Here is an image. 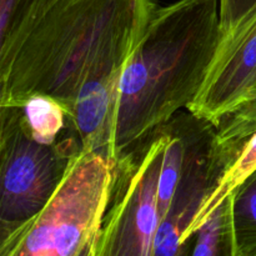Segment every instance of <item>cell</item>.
I'll list each match as a JSON object with an SVG mask.
<instances>
[{
	"label": "cell",
	"instance_id": "cell-1",
	"mask_svg": "<svg viewBox=\"0 0 256 256\" xmlns=\"http://www.w3.org/2000/svg\"><path fill=\"white\" fill-rule=\"evenodd\" d=\"M156 6L155 0H58L0 49V106L46 95L64 108L84 149H106L122 72Z\"/></svg>",
	"mask_w": 256,
	"mask_h": 256
},
{
	"label": "cell",
	"instance_id": "cell-2",
	"mask_svg": "<svg viewBox=\"0 0 256 256\" xmlns=\"http://www.w3.org/2000/svg\"><path fill=\"white\" fill-rule=\"evenodd\" d=\"M219 0L158 5L119 84L109 159L146 142L202 92L220 39Z\"/></svg>",
	"mask_w": 256,
	"mask_h": 256
},
{
	"label": "cell",
	"instance_id": "cell-3",
	"mask_svg": "<svg viewBox=\"0 0 256 256\" xmlns=\"http://www.w3.org/2000/svg\"><path fill=\"white\" fill-rule=\"evenodd\" d=\"M114 178V162L82 150L46 206L2 240L0 256H74L102 228Z\"/></svg>",
	"mask_w": 256,
	"mask_h": 256
},
{
	"label": "cell",
	"instance_id": "cell-4",
	"mask_svg": "<svg viewBox=\"0 0 256 256\" xmlns=\"http://www.w3.org/2000/svg\"><path fill=\"white\" fill-rule=\"evenodd\" d=\"M82 150L75 126L55 144H44L30 134L20 106H0L2 240L46 206Z\"/></svg>",
	"mask_w": 256,
	"mask_h": 256
},
{
	"label": "cell",
	"instance_id": "cell-5",
	"mask_svg": "<svg viewBox=\"0 0 256 256\" xmlns=\"http://www.w3.org/2000/svg\"><path fill=\"white\" fill-rule=\"evenodd\" d=\"M166 140L162 126L115 164L112 199L99 232L102 256H152L162 222L158 188Z\"/></svg>",
	"mask_w": 256,
	"mask_h": 256
},
{
	"label": "cell",
	"instance_id": "cell-6",
	"mask_svg": "<svg viewBox=\"0 0 256 256\" xmlns=\"http://www.w3.org/2000/svg\"><path fill=\"white\" fill-rule=\"evenodd\" d=\"M255 86L256 9L222 34L204 86L188 110L216 128Z\"/></svg>",
	"mask_w": 256,
	"mask_h": 256
},
{
	"label": "cell",
	"instance_id": "cell-7",
	"mask_svg": "<svg viewBox=\"0 0 256 256\" xmlns=\"http://www.w3.org/2000/svg\"><path fill=\"white\" fill-rule=\"evenodd\" d=\"M256 172V132L240 149L236 159L228 169L224 170L205 200L202 202L196 218L192 225V232L196 234L202 224L210 218V215L232 195L245 180Z\"/></svg>",
	"mask_w": 256,
	"mask_h": 256
},
{
	"label": "cell",
	"instance_id": "cell-8",
	"mask_svg": "<svg viewBox=\"0 0 256 256\" xmlns=\"http://www.w3.org/2000/svg\"><path fill=\"white\" fill-rule=\"evenodd\" d=\"M228 200L238 256L256 254V172Z\"/></svg>",
	"mask_w": 256,
	"mask_h": 256
},
{
	"label": "cell",
	"instance_id": "cell-9",
	"mask_svg": "<svg viewBox=\"0 0 256 256\" xmlns=\"http://www.w3.org/2000/svg\"><path fill=\"white\" fill-rule=\"evenodd\" d=\"M20 109L30 134L44 144H55L74 126L62 104L46 95L29 98Z\"/></svg>",
	"mask_w": 256,
	"mask_h": 256
},
{
	"label": "cell",
	"instance_id": "cell-10",
	"mask_svg": "<svg viewBox=\"0 0 256 256\" xmlns=\"http://www.w3.org/2000/svg\"><path fill=\"white\" fill-rule=\"evenodd\" d=\"M190 256H238L230 222L229 200H225L198 230Z\"/></svg>",
	"mask_w": 256,
	"mask_h": 256
},
{
	"label": "cell",
	"instance_id": "cell-11",
	"mask_svg": "<svg viewBox=\"0 0 256 256\" xmlns=\"http://www.w3.org/2000/svg\"><path fill=\"white\" fill-rule=\"evenodd\" d=\"M256 132V86L239 108L215 128L214 144L220 152L236 155L244 142Z\"/></svg>",
	"mask_w": 256,
	"mask_h": 256
},
{
	"label": "cell",
	"instance_id": "cell-12",
	"mask_svg": "<svg viewBox=\"0 0 256 256\" xmlns=\"http://www.w3.org/2000/svg\"><path fill=\"white\" fill-rule=\"evenodd\" d=\"M58 0H0V49L16 42Z\"/></svg>",
	"mask_w": 256,
	"mask_h": 256
},
{
	"label": "cell",
	"instance_id": "cell-13",
	"mask_svg": "<svg viewBox=\"0 0 256 256\" xmlns=\"http://www.w3.org/2000/svg\"><path fill=\"white\" fill-rule=\"evenodd\" d=\"M256 9V0H220V26L222 34L232 30Z\"/></svg>",
	"mask_w": 256,
	"mask_h": 256
},
{
	"label": "cell",
	"instance_id": "cell-14",
	"mask_svg": "<svg viewBox=\"0 0 256 256\" xmlns=\"http://www.w3.org/2000/svg\"><path fill=\"white\" fill-rule=\"evenodd\" d=\"M100 229H102V228H100ZM99 232H100V230H99ZM99 232H98L96 234H95L94 236H92V239H90L89 242H88L86 244H85L84 246H82V249H80L79 252H78L74 256H92V250H94L95 242H96V238H98V235H99Z\"/></svg>",
	"mask_w": 256,
	"mask_h": 256
},
{
	"label": "cell",
	"instance_id": "cell-15",
	"mask_svg": "<svg viewBox=\"0 0 256 256\" xmlns=\"http://www.w3.org/2000/svg\"><path fill=\"white\" fill-rule=\"evenodd\" d=\"M92 256H102V254H100V250H99V235H98L96 242H95L94 250H92Z\"/></svg>",
	"mask_w": 256,
	"mask_h": 256
},
{
	"label": "cell",
	"instance_id": "cell-16",
	"mask_svg": "<svg viewBox=\"0 0 256 256\" xmlns=\"http://www.w3.org/2000/svg\"><path fill=\"white\" fill-rule=\"evenodd\" d=\"M250 256H256V254H254V255H250Z\"/></svg>",
	"mask_w": 256,
	"mask_h": 256
}]
</instances>
